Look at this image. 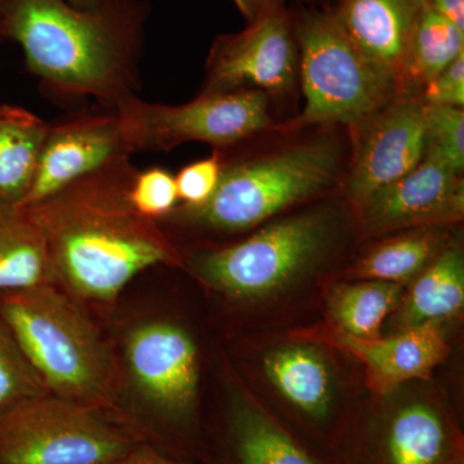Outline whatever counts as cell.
<instances>
[{
	"mask_svg": "<svg viewBox=\"0 0 464 464\" xmlns=\"http://www.w3.org/2000/svg\"><path fill=\"white\" fill-rule=\"evenodd\" d=\"M149 17L146 0H101L93 8L0 0V42L16 43L52 99L115 109L139 90Z\"/></svg>",
	"mask_w": 464,
	"mask_h": 464,
	"instance_id": "cell-1",
	"label": "cell"
},
{
	"mask_svg": "<svg viewBox=\"0 0 464 464\" xmlns=\"http://www.w3.org/2000/svg\"><path fill=\"white\" fill-rule=\"evenodd\" d=\"M130 158L116 159L29 207L47 241L57 283L78 297L111 301L142 271L181 264L160 222L130 204L139 170Z\"/></svg>",
	"mask_w": 464,
	"mask_h": 464,
	"instance_id": "cell-2",
	"label": "cell"
},
{
	"mask_svg": "<svg viewBox=\"0 0 464 464\" xmlns=\"http://www.w3.org/2000/svg\"><path fill=\"white\" fill-rule=\"evenodd\" d=\"M217 151L222 169L212 197L199 207L177 206L164 219L217 232L249 230L329 190L346 173L344 148L335 134H316L265 154Z\"/></svg>",
	"mask_w": 464,
	"mask_h": 464,
	"instance_id": "cell-3",
	"label": "cell"
},
{
	"mask_svg": "<svg viewBox=\"0 0 464 464\" xmlns=\"http://www.w3.org/2000/svg\"><path fill=\"white\" fill-rule=\"evenodd\" d=\"M0 316L51 393L114 408L108 347L72 299L54 285L5 293Z\"/></svg>",
	"mask_w": 464,
	"mask_h": 464,
	"instance_id": "cell-4",
	"label": "cell"
},
{
	"mask_svg": "<svg viewBox=\"0 0 464 464\" xmlns=\"http://www.w3.org/2000/svg\"><path fill=\"white\" fill-rule=\"evenodd\" d=\"M295 23L304 108L284 130H353L400 96L396 76L351 41L332 9L306 12Z\"/></svg>",
	"mask_w": 464,
	"mask_h": 464,
	"instance_id": "cell-5",
	"label": "cell"
},
{
	"mask_svg": "<svg viewBox=\"0 0 464 464\" xmlns=\"http://www.w3.org/2000/svg\"><path fill=\"white\" fill-rule=\"evenodd\" d=\"M143 442L105 411L51 392L0 411V464H111Z\"/></svg>",
	"mask_w": 464,
	"mask_h": 464,
	"instance_id": "cell-6",
	"label": "cell"
},
{
	"mask_svg": "<svg viewBox=\"0 0 464 464\" xmlns=\"http://www.w3.org/2000/svg\"><path fill=\"white\" fill-rule=\"evenodd\" d=\"M114 110L133 154L169 151L188 142L230 149L273 127L268 96L255 90L200 93L176 106L149 102L134 94Z\"/></svg>",
	"mask_w": 464,
	"mask_h": 464,
	"instance_id": "cell-7",
	"label": "cell"
},
{
	"mask_svg": "<svg viewBox=\"0 0 464 464\" xmlns=\"http://www.w3.org/2000/svg\"><path fill=\"white\" fill-rule=\"evenodd\" d=\"M329 237L320 213L289 217L252 237L194 258L204 282L237 298H257L282 288L319 257Z\"/></svg>",
	"mask_w": 464,
	"mask_h": 464,
	"instance_id": "cell-8",
	"label": "cell"
},
{
	"mask_svg": "<svg viewBox=\"0 0 464 464\" xmlns=\"http://www.w3.org/2000/svg\"><path fill=\"white\" fill-rule=\"evenodd\" d=\"M299 74L295 23L285 8H271L239 33L218 36L207 58L200 93L241 90L284 94Z\"/></svg>",
	"mask_w": 464,
	"mask_h": 464,
	"instance_id": "cell-9",
	"label": "cell"
},
{
	"mask_svg": "<svg viewBox=\"0 0 464 464\" xmlns=\"http://www.w3.org/2000/svg\"><path fill=\"white\" fill-rule=\"evenodd\" d=\"M346 190L356 208L414 169L424 155V103L399 96L353 128Z\"/></svg>",
	"mask_w": 464,
	"mask_h": 464,
	"instance_id": "cell-10",
	"label": "cell"
},
{
	"mask_svg": "<svg viewBox=\"0 0 464 464\" xmlns=\"http://www.w3.org/2000/svg\"><path fill=\"white\" fill-rule=\"evenodd\" d=\"M132 154L114 109L99 106L60 119L50 125L32 186L18 206H35L70 183Z\"/></svg>",
	"mask_w": 464,
	"mask_h": 464,
	"instance_id": "cell-11",
	"label": "cell"
},
{
	"mask_svg": "<svg viewBox=\"0 0 464 464\" xmlns=\"http://www.w3.org/2000/svg\"><path fill=\"white\" fill-rule=\"evenodd\" d=\"M357 209L366 235L454 224L463 218V174L423 155L411 172L375 191Z\"/></svg>",
	"mask_w": 464,
	"mask_h": 464,
	"instance_id": "cell-12",
	"label": "cell"
},
{
	"mask_svg": "<svg viewBox=\"0 0 464 464\" xmlns=\"http://www.w3.org/2000/svg\"><path fill=\"white\" fill-rule=\"evenodd\" d=\"M125 357L149 404L176 420L190 414L199 384V362L188 332L170 323L143 324L128 335Z\"/></svg>",
	"mask_w": 464,
	"mask_h": 464,
	"instance_id": "cell-13",
	"label": "cell"
},
{
	"mask_svg": "<svg viewBox=\"0 0 464 464\" xmlns=\"http://www.w3.org/2000/svg\"><path fill=\"white\" fill-rule=\"evenodd\" d=\"M338 343L364 362L369 386L378 393L392 392L408 381L427 380L450 353L438 323L409 326L387 340L341 334Z\"/></svg>",
	"mask_w": 464,
	"mask_h": 464,
	"instance_id": "cell-14",
	"label": "cell"
},
{
	"mask_svg": "<svg viewBox=\"0 0 464 464\" xmlns=\"http://www.w3.org/2000/svg\"><path fill=\"white\" fill-rule=\"evenodd\" d=\"M423 0H338L342 29L366 56L398 79L409 35Z\"/></svg>",
	"mask_w": 464,
	"mask_h": 464,
	"instance_id": "cell-15",
	"label": "cell"
},
{
	"mask_svg": "<svg viewBox=\"0 0 464 464\" xmlns=\"http://www.w3.org/2000/svg\"><path fill=\"white\" fill-rule=\"evenodd\" d=\"M54 283L47 241L32 210L0 201V295Z\"/></svg>",
	"mask_w": 464,
	"mask_h": 464,
	"instance_id": "cell-16",
	"label": "cell"
},
{
	"mask_svg": "<svg viewBox=\"0 0 464 464\" xmlns=\"http://www.w3.org/2000/svg\"><path fill=\"white\" fill-rule=\"evenodd\" d=\"M453 445L442 415L432 406L413 402L383 423L377 464H454Z\"/></svg>",
	"mask_w": 464,
	"mask_h": 464,
	"instance_id": "cell-17",
	"label": "cell"
},
{
	"mask_svg": "<svg viewBox=\"0 0 464 464\" xmlns=\"http://www.w3.org/2000/svg\"><path fill=\"white\" fill-rule=\"evenodd\" d=\"M462 53L463 30L423 2L400 66V96L420 99L424 88Z\"/></svg>",
	"mask_w": 464,
	"mask_h": 464,
	"instance_id": "cell-18",
	"label": "cell"
},
{
	"mask_svg": "<svg viewBox=\"0 0 464 464\" xmlns=\"http://www.w3.org/2000/svg\"><path fill=\"white\" fill-rule=\"evenodd\" d=\"M50 125L25 108L0 105V201L25 199Z\"/></svg>",
	"mask_w": 464,
	"mask_h": 464,
	"instance_id": "cell-19",
	"label": "cell"
},
{
	"mask_svg": "<svg viewBox=\"0 0 464 464\" xmlns=\"http://www.w3.org/2000/svg\"><path fill=\"white\" fill-rule=\"evenodd\" d=\"M265 371L290 404L315 422L331 411V374L322 357L304 347H286L266 357Z\"/></svg>",
	"mask_w": 464,
	"mask_h": 464,
	"instance_id": "cell-20",
	"label": "cell"
},
{
	"mask_svg": "<svg viewBox=\"0 0 464 464\" xmlns=\"http://www.w3.org/2000/svg\"><path fill=\"white\" fill-rule=\"evenodd\" d=\"M232 449L239 464H319L274 418L239 402L230 420Z\"/></svg>",
	"mask_w": 464,
	"mask_h": 464,
	"instance_id": "cell-21",
	"label": "cell"
},
{
	"mask_svg": "<svg viewBox=\"0 0 464 464\" xmlns=\"http://www.w3.org/2000/svg\"><path fill=\"white\" fill-rule=\"evenodd\" d=\"M463 304V253L459 248H447L415 280L402 311V322L408 326L438 323L459 314Z\"/></svg>",
	"mask_w": 464,
	"mask_h": 464,
	"instance_id": "cell-22",
	"label": "cell"
},
{
	"mask_svg": "<svg viewBox=\"0 0 464 464\" xmlns=\"http://www.w3.org/2000/svg\"><path fill=\"white\" fill-rule=\"evenodd\" d=\"M441 237L427 227L382 241L357 262L360 279L400 284L411 279L438 257Z\"/></svg>",
	"mask_w": 464,
	"mask_h": 464,
	"instance_id": "cell-23",
	"label": "cell"
},
{
	"mask_svg": "<svg viewBox=\"0 0 464 464\" xmlns=\"http://www.w3.org/2000/svg\"><path fill=\"white\" fill-rule=\"evenodd\" d=\"M401 295L396 283L373 282L342 285L329 299V315L342 334L360 340L378 338L382 323Z\"/></svg>",
	"mask_w": 464,
	"mask_h": 464,
	"instance_id": "cell-24",
	"label": "cell"
},
{
	"mask_svg": "<svg viewBox=\"0 0 464 464\" xmlns=\"http://www.w3.org/2000/svg\"><path fill=\"white\" fill-rule=\"evenodd\" d=\"M50 392L0 316V411Z\"/></svg>",
	"mask_w": 464,
	"mask_h": 464,
	"instance_id": "cell-25",
	"label": "cell"
},
{
	"mask_svg": "<svg viewBox=\"0 0 464 464\" xmlns=\"http://www.w3.org/2000/svg\"><path fill=\"white\" fill-rule=\"evenodd\" d=\"M424 155L464 169V110L424 103Z\"/></svg>",
	"mask_w": 464,
	"mask_h": 464,
	"instance_id": "cell-26",
	"label": "cell"
},
{
	"mask_svg": "<svg viewBox=\"0 0 464 464\" xmlns=\"http://www.w3.org/2000/svg\"><path fill=\"white\" fill-rule=\"evenodd\" d=\"M130 200L140 215L160 222L177 208L176 177L159 167L137 170L130 188Z\"/></svg>",
	"mask_w": 464,
	"mask_h": 464,
	"instance_id": "cell-27",
	"label": "cell"
},
{
	"mask_svg": "<svg viewBox=\"0 0 464 464\" xmlns=\"http://www.w3.org/2000/svg\"><path fill=\"white\" fill-rule=\"evenodd\" d=\"M221 169V155L217 150L212 157L182 168L179 174L174 176L179 200H182V206L199 207L206 203L216 191Z\"/></svg>",
	"mask_w": 464,
	"mask_h": 464,
	"instance_id": "cell-28",
	"label": "cell"
},
{
	"mask_svg": "<svg viewBox=\"0 0 464 464\" xmlns=\"http://www.w3.org/2000/svg\"><path fill=\"white\" fill-rule=\"evenodd\" d=\"M420 100L426 105L463 109L464 53L459 54L424 88Z\"/></svg>",
	"mask_w": 464,
	"mask_h": 464,
	"instance_id": "cell-29",
	"label": "cell"
},
{
	"mask_svg": "<svg viewBox=\"0 0 464 464\" xmlns=\"http://www.w3.org/2000/svg\"><path fill=\"white\" fill-rule=\"evenodd\" d=\"M111 464H183L179 460H174L172 458L164 456L157 449L151 447V445L143 444L140 445L130 451L127 456L121 458L119 460H115Z\"/></svg>",
	"mask_w": 464,
	"mask_h": 464,
	"instance_id": "cell-30",
	"label": "cell"
},
{
	"mask_svg": "<svg viewBox=\"0 0 464 464\" xmlns=\"http://www.w3.org/2000/svg\"><path fill=\"white\" fill-rule=\"evenodd\" d=\"M423 2L464 32V0H423Z\"/></svg>",
	"mask_w": 464,
	"mask_h": 464,
	"instance_id": "cell-31",
	"label": "cell"
},
{
	"mask_svg": "<svg viewBox=\"0 0 464 464\" xmlns=\"http://www.w3.org/2000/svg\"><path fill=\"white\" fill-rule=\"evenodd\" d=\"M246 20H253L257 14L271 8L284 7L286 0H232Z\"/></svg>",
	"mask_w": 464,
	"mask_h": 464,
	"instance_id": "cell-32",
	"label": "cell"
},
{
	"mask_svg": "<svg viewBox=\"0 0 464 464\" xmlns=\"http://www.w3.org/2000/svg\"><path fill=\"white\" fill-rule=\"evenodd\" d=\"M67 2L79 8H93L100 5L101 0H67Z\"/></svg>",
	"mask_w": 464,
	"mask_h": 464,
	"instance_id": "cell-33",
	"label": "cell"
},
{
	"mask_svg": "<svg viewBox=\"0 0 464 464\" xmlns=\"http://www.w3.org/2000/svg\"><path fill=\"white\" fill-rule=\"evenodd\" d=\"M454 464H460L459 462L454 463Z\"/></svg>",
	"mask_w": 464,
	"mask_h": 464,
	"instance_id": "cell-34",
	"label": "cell"
}]
</instances>
